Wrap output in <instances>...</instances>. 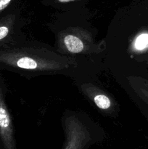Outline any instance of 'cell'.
<instances>
[{"mask_svg": "<svg viewBox=\"0 0 148 149\" xmlns=\"http://www.w3.org/2000/svg\"><path fill=\"white\" fill-rule=\"evenodd\" d=\"M0 63L28 75L63 74L78 65L75 58L31 46L1 50Z\"/></svg>", "mask_w": 148, "mask_h": 149, "instance_id": "cell-1", "label": "cell"}, {"mask_svg": "<svg viewBox=\"0 0 148 149\" xmlns=\"http://www.w3.org/2000/svg\"><path fill=\"white\" fill-rule=\"evenodd\" d=\"M11 1L12 0H0V13L8 7Z\"/></svg>", "mask_w": 148, "mask_h": 149, "instance_id": "cell-9", "label": "cell"}, {"mask_svg": "<svg viewBox=\"0 0 148 149\" xmlns=\"http://www.w3.org/2000/svg\"><path fill=\"white\" fill-rule=\"evenodd\" d=\"M15 20V15H9L0 22V42L10 33Z\"/></svg>", "mask_w": 148, "mask_h": 149, "instance_id": "cell-7", "label": "cell"}, {"mask_svg": "<svg viewBox=\"0 0 148 149\" xmlns=\"http://www.w3.org/2000/svg\"><path fill=\"white\" fill-rule=\"evenodd\" d=\"M0 136L5 149H15L12 122L4 101L3 93L0 88Z\"/></svg>", "mask_w": 148, "mask_h": 149, "instance_id": "cell-4", "label": "cell"}, {"mask_svg": "<svg viewBox=\"0 0 148 149\" xmlns=\"http://www.w3.org/2000/svg\"><path fill=\"white\" fill-rule=\"evenodd\" d=\"M84 91L87 97H89L94 104L99 109L104 111H113L115 110V104L111 97L97 87L92 85L86 86Z\"/></svg>", "mask_w": 148, "mask_h": 149, "instance_id": "cell-5", "label": "cell"}, {"mask_svg": "<svg viewBox=\"0 0 148 149\" xmlns=\"http://www.w3.org/2000/svg\"><path fill=\"white\" fill-rule=\"evenodd\" d=\"M127 79L132 90L148 105V79L139 77H129Z\"/></svg>", "mask_w": 148, "mask_h": 149, "instance_id": "cell-6", "label": "cell"}, {"mask_svg": "<svg viewBox=\"0 0 148 149\" xmlns=\"http://www.w3.org/2000/svg\"><path fill=\"white\" fill-rule=\"evenodd\" d=\"M136 61H140V62H143L145 63V64H147V65H148V54H147V55H145V56L142 57V58H137Z\"/></svg>", "mask_w": 148, "mask_h": 149, "instance_id": "cell-10", "label": "cell"}, {"mask_svg": "<svg viewBox=\"0 0 148 149\" xmlns=\"http://www.w3.org/2000/svg\"><path fill=\"white\" fill-rule=\"evenodd\" d=\"M66 145L64 149H83L91 141L88 127L76 115L67 116L64 119Z\"/></svg>", "mask_w": 148, "mask_h": 149, "instance_id": "cell-3", "label": "cell"}, {"mask_svg": "<svg viewBox=\"0 0 148 149\" xmlns=\"http://www.w3.org/2000/svg\"><path fill=\"white\" fill-rule=\"evenodd\" d=\"M74 1V0H58V1L61 3H66V2H70V1Z\"/></svg>", "mask_w": 148, "mask_h": 149, "instance_id": "cell-11", "label": "cell"}, {"mask_svg": "<svg viewBox=\"0 0 148 149\" xmlns=\"http://www.w3.org/2000/svg\"><path fill=\"white\" fill-rule=\"evenodd\" d=\"M58 45L61 52L71 55L91 53L94 43L91 34L81 29L64 30L58 37Z\"/></svg>", "mask_w": 148, "mask_h": 149, "instance_id": "cell-2", "label": "cell"}, {"mask_svg": "<svg viewBox=\"0 0 148 149\" xmlns=\"http://www.w3.org/2000/svg\"><path fill=\"white\" fill-rule=\"evenodd\" d=\"M135 46L137 49H142L148 46V35L142 34L139 36L136 41Z\"/></svg>", "mask_w": 148, "mask_h": 149, "instance_id": "cell-8", "label": "cell"}]
</instances>
